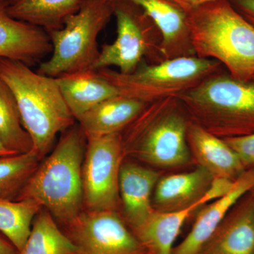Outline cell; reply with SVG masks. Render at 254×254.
<instances>
[{
  "mask_svg": "<svg viewBox=\"0 0 254 254\" xmlns=\"http://www.w3.org/2000/svg\"><path fill=\"white\" fill-rule=\"evenodd\" d=\"M86 142L78 124L63 132L54 149L41 160L16 200L37 202L50 212L60 227L76 218L83 210L82 166Z\"/></svg>",
  "mask_w": 254,
  "mask_h": 254,
  "instance_id": "6da1fadb",
  "label": "cell"
},
{
  "mask_svg": "<svg viewBox=\"0 0 254 254\" xmlns=\"http://www.w3.org/2000/svg\"><path fill=\"white\" fill-rule=\"evenodd\" d=\"M0 78L14 94L23 127L33 141V151L43 160L57 136L76 122L56 78L33 71L21 62L8 59H0Z\"/></svg>",
  "mask_w": 254,
  "mask_h": 254,
  "instance_id": "7a4b0ae2",
  "label": "cell"
},
{
  "mask_svg": "<svg viewBox=\"0 0 254 254\" xmlns=\"http://www.w3.org/2000/svg\"><path fill=\"white\" fill-rule=\"evenodd\" d=\"M190 121L177 97L148 103L122 132L125 157L154 169L187 166L193 162L187 137Z\"/></svg>",
  "mask_w": 254,
  "mask_h": 254,
  "instance_id": "3957f363",
  "label": "cell"
},
{
  "mask_svg": "<svg viewBox=\"0 0 254 254\" xmlns=\"http://www.w3.org/2000/svg\"><path fill=\"white\" fill-rule=\"evenodd\" d=\"M187 14L197 57L216 60L236 79H253L254 27L229 0L210 1Z\"/></svg>",
  "mask_w": 254,
  "mask_h": 254,
  "instance_id": "277c9868",
  "label": "cell"
},
{
  "mask_svg": "<svg viewBox=\"0 0 254 254\" xmlns=\"http://www.w3.org/2000/svg\"><path fill=\"white\" fill-rule=\"evenodd\" d=\"M177 98L190 120L215 136L254 133V79L240 81L223 68Z\"/></svg>",
  "mask_w": 254,
  "mask_h": 254,
  "instance_id": "5b68a950",
  "label": "cell"
},
{
  "mask_svg": "<svg viewBox=\"0 0 254 254\" xmlns=\"http://www.w3.org/2000/svg\"><path fill=\"white\" fill-rule=\"evenodd\" d=\"M223 68L216 60L195 55L156 64L144 61L130 73L110 68L95 71L116 87L120 94L151 103L169 97H179Z\"/></svg>",
  "mask_w": 254,
  "mask_h": 254,
  "instance_id": "8992f818",
  "label": "cell"
},
{
  "mask_svg": "<svg viewBox=\"0 0 254 254\" xmlns=\"http://www.w3.org/2000/svg\"><path fill=\"white\" fill-rule=\"evenodd\" d=\"M113 15V1L84 0L79 11L66 20L63 28L48 33L52 55L40 63L37 71L57 78L93 70L100 55L98 37Z\"/></svg>",
  "mask_w": 254,
  "mask_h": 254,
  "instance_id": "52a82bcc",
  "label": "cell"
},
{
  "mask_svg": "<svg viewBox=\"0 0 254 254\" xmlns=\"http://www.w3.org/2000/svg\"><path fill=\"white\" fill-rule=\"evenodd\" d=\"M117 37L102 46L93 70L116 66L120 73H130L143 62L161 63V33L141 6L125 0H115Z\"/></svg>",
  "mask_w": 254,
  "mask_h": 254,
  "instance_id": "ba28073f",
  "label": "cell"
},
{
  "mask_svg": "<svg viewBox=\"0 0 254 254\" xmlns=\"http://www.w3.org/2000/svg\"><path fill=\"white\" fill-rule=\"evenodd\" d=\"M86 139L82 166L83 209L120 211V169L126 158L122 133Z\"/></svg>",
  "mask_w": 254,
  "mask_h": 254,
  "instance_id": "9c48e42d",
  "label": "cell"
},
{
  "mask_svg": "<svg viewBox=\"0 0 254 254\" xmlns=\"http://www.w3.org/2000/svg\"><path fill=\"white\" fill-rule=\"evenodd\" d=\"M60 227L77 254H148L118 210L83 209Z\"/></svg>",
  "mask_w": 254,
  "mask_h": 254,
  "instance_id": "30bf717a",
  "label": "cell"
},
{
  "mask_svg": "<svg viewBox=\"0 0 254 254\" xmlns=\"http://www.w3.org/2000/svg\"><path fill=\"white\" fill-rule=\"evenodd\" d=\"M161 172L134 160H124L120 174V208L129 228L139 226L154 211L152 198Z\"/></svg>",
  "mask_w": 254,
  "mask_h": 254,
  "instance_id": "8fae6325",
  "label": "cell"
},
{
  "mask_svg": "<svg viewBox=\"0 0 254 254\" xmlns=\"http://www.w3.org/2000/svg\"><path fill=\"white\" fill-rule=\"evenodd\" d=\"M125 1L141 6L156 25L161 33L160 53L163 61L195 56L187 12L176 3L172 0Z\"/></svg>",
  "mask_w": 254,
  "mask_h": 254,
  "instance_id": "7c38bea8",
  "label": "cell"
},
{
  "mask_svg": "<svg viewBox=\"0 0 254 254\" xmlns=\"http://www.w3.org/2000/svg\"><path fill=\"white\" fill-rule=\"evenodd\" d=\"M198 254H254V198L250 192L232 207Z\"/></svg>",
  "mask_w": 254,
  "mask_h": 254,
  "instance_id": "4fadbf2b",
  "label": "cell"
},
{
  "mask_svg": "<svg viewBox=\"0 0 254 254\" xmlns=\"http://www.w3.org/2000/svg\"><path fill=\"white\" fill-rule=\"evenodd\" d=\"M53 50L49 35L41 28L11 17L0 2V59L32 66Z\"/></svg>",
  "mask_w": 254,
  "mask_h": 254,
  "instance_id": "5bb4252c",
  "label": "cell"
},
{
  "mask_svg": "<svg viewBox=\"0 0 254 254\" xmlns=\"http://www.w3.org/2000/svg\"><path fill=\"white\" fill-rule=\"evenodd\" d=\"M254 187V168L235 180L233 188L222 198L204 205L186 237L174 247L173 254H198L227 214Z\"/></svg>",
  "mask_w": 254,
  "mask_h": 254,
  "instance_id": "9a60e30c",
  "label": "cell"
},
{
  "mask_svg": "<svg viewBox=\"0 0 254 254\" xmlns=\"http://www.w3.org/2000/svg\"><path fill=\"white\" fill-rule=\"evenodd\" d=\"M187 137L192 160L212 176L235 181L247 170L226 142L193 122L189 125Z\"/></svg>",
  "mask_w": 254,
  "mask_h": 254,
  "instance_id": "2e32d148",
  "label": "cell"
},
{
  "mask_svg": "<svg viewBox=\"0 0 254 254\" xmlns=\"http://www.w3.org/2000/svg\"><path fill=\"white\" fill-rule=\"evenodd\" d=\"M213 178L208 171L198 166L187 173L162 175L153 191V208L159 212H175L194 205L201 208L200 198Z\"/></svg>",
  "mask_w": 254,
  "mask_h": 254,
  "instance_id": "e0dca14e",
  "label": "cell"
},
{
  "mask_svg": "<svg viewBox=\"0 0 254 254\" xmlns=\"http://www.w3.org/2000/svg\"><path fill=\"white\" fill-rule=\"evenodd\" d=\"M148 103L119 94L97 105L77 120L86 138L122 133Z\"/></svg>",
  "mask_w": 254,
  "mask_h": 254,
  "instance_id": "ac0fdd59",
  "label": "cell"
},
{
  "mask_svg": "<svg viewBox=\"0 0 254 254\" xmlns=\"http://www.w3.org/2000/svg\"><path fill=\"white\" fill-rule=\"evenodd\" d=\"M55 78L76 121L97 105L120 94L116 87L95 70L66 73Z\"/></svg>",
  "mask_w": 254,
  "mask_h": 254,
  "instance_id": "d6986e66",
  "label": "cell"
},
{
  "mask_svg": "<svg viewBox=\"0 0 254 254\" xmlns=\"http://www.w3.org/2000/svg\"><path fill=\"white\" fill-rule=\"evenodd\" d=\"M84 0H6L11 17L41 28L47 33L61 29L81 9Z\"/></svg>",
  "mask_w": 254,
  "mask_h": 254,
  "instance_id": "ffe728a7",
  "label": "cell"
},
{
  "mask_svg": "<svg viewBox=\"0 0 254 254\" xmlns=\"http://www.w3.org/2000/svg\"><path fill=\"white\" fill-rule=\"evenodd\" d=\"M198 205L175 212L154 210L139 226L131 231L148 254H173L174 244L182 227Z\"/></svg>",
  "mask_w": 254,
  "mask_h": 254,
  "instance_id": "44dd1931",
  "label": "cell"
},
{
  "mask_svg": "<svg viewBox=\"0 0 254 254\" xmlns=\"http://www.w3.org/2000/svg\"><path fill=\"white\" fill-rule=\"evenodd\" d=\"M77 249L46 209L42 208L31 231L18 254H77Z\"/></svg>",
  "mask_w": 254,
  "mask_h": 254,
  "instance_id": "7402d4cb",
  "label": "cell"
},
{
  "mask_svg": "<svg viewBox=\"0 0 254 254\" xmlns=\"http://www.w3.org/2000/svg\"><path fill=\"white\" fill-rule=\"evenodd\" d=\"M0 141L10 151L19 154L33 150V141L23 127L14 95L0 78Z\"/></svg>",
  "mask_w": 254,
  "mask_h": 254,
  "instance_id": "603a6c76",
  "label": "cell"
},
{
  "mask_svg": "<svg viewBox=\"0 0 254 254\" xmlns=\"http://www.w3.org/2000/svg\"><path fill=\"white\" fill-rule=\"evenodd\" d=\"M42 206L31 200L0 199V232L20 252Z\"/></svg>",
  "mask_w": 254,
  "mask_h": 254,
  "instance_id": "cb8c5ba5",
  "label": "cell"
},
{
  "mask_svg": "<svg viewBox=\"0 0 254 254\" xmlns=\"http://www.w3.org/2000/svg\"><path fill=\"white\" fill-rule=\"evenodd\" d=\"M41 160L33 150L0 157V199L16 200Z\"/></svg>",
  "mask_w": 254,
  "mask_h": 254,
  "instance_id": "d4e9b609",
  "label": "cell"
},
{
  "mask_svg": "<svg viewBox=\"0 0 254 254\" xmlns=\"http://www.w3.org/2000/svg\"><path fill=\"white\" fill-rule=\"evenodd\" d=\"M222 139L235 150L247 170L254 168V133Z\"/></svg>",
  "mask_w": 254,
  "mask_h": 254,
  "instance_id": "484cf974",
  "label": "cell"
},
{
  "mask_svg": "<svg viewBox=\"0 0 254 254\" xmlns=\"http://www.w3.org/2000/svg\"><path fill=\"white\" fill-rule=\"evenodd\" d=\"M235 181L222 177H213L206 192L200 198V202L204 206L214 200L219 199L227 194L233 188Z\"/></svg>",
  "mask_w": 254,
  "mask_h": 254,
  "instance_id": "4316f807",
  "label": "cell"
},
{
  "mask_svg": "<svg viewBox=\"0 0 254 254\" xmlns=\"http://www.w3.org/2000/svg\"><path fill=\"white\" fill-rule=\"evenodd\" d=\"M229 1L234 9L254 27V0H229Z\"/></svg>",
  "mask_w": 254,
  "mask_h": 254,
  "instance_id": "83f0119b",
  "label": "cell"
},
{
  "mask_svg": "<svg viewBox=\"0 0 254 254\" xmlns=\"http://www.w3.org/2000/svg\"><path fill=\"white\" fill-rule=\"evenodd\" d=\"M174 2L176 3L182 9L185 10L186 12H189L190 10L198 7L200 5L204 4L205 3L215 0H172Z\"/></svg>",
  "mask_w": 254,
  "mask_h": 254,
  "instance_id": "f1b7e54d",
  "label": "cell"
},
{
  "mask_svg": "<svg viewBox=\"0 0 254 254\" xmlns=\"http://www.w3.org/2000/svg\"><path fill=\"white\" fill-rule=\"evenodd\" d=\"M18 250L4 235L0 232V254H18Z\"/></svg>",
  "mask_w": 254,
  "mask_h": 254,
  "instance_id": "f546056e",
  "label": "cell"
},
{
  "mask_svg": "<svg viewBox=\"0 0 254 254\" xmlns=\"http://www.w3.org/2000/svg\"><path fill=\"white\" fill-rule=\"evenodd\" d=\"M16 153H13V152L10 151L8 150L4 145L2 144L1 141H0V157L1 156H6V155H14Z\"/></svg>",
  "mask_w": 254,
  "mask_h": 254,
  "instance_id": "4dcf8cb0",
  "label": "cell"
},
{
  "mask_svg": "<svg viewBox=\"0 0 254 254\" xmlns=\"http://www.w3.org/2000/svg\"><path fill=\"white\" fill-rule=\"evenodd\" d=\"M250 193H251V194L252 195V196H253L254 198V187L253 189H252V190H251Z\"/></svg>",
  "mask_w": 254,
  "mask_h": 254,
  "instance_id": "1f68e13d",
  "label": "cell"
},
{
  "mask_svg": "<svg viewBox=\"0 0 254 254\" xmlns=\"http://www.w3.org/2000/svg\"><path fill=\"white\" fill-rule=\"evenodd\" d=\"M6 1V0H0V2H1V1Z\"/></svg>",
  "mask_w": 254,
  "mask_h": 254,
  "instance_id": "d6a6232c",
  "label": "cell"
},
{
  "mask_svg": "<svg viewBox=\"0 0 254 254\" xmlns=\"http://www.w3.org/2000/svg\"><path fill=\"white\" fill-rule=\"evenodd\" d=\"M253 79H254V77L253 78Z\"/></svg>",
  "mask_w": 254,
  "mask_h": 254,
  "instance_id": "836d02e7",
  "label": "cell"
}]
</instances>
